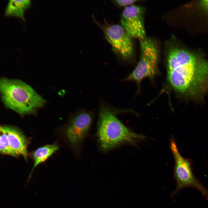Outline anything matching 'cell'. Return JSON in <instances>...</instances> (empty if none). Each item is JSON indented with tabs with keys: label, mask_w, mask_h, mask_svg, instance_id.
I'll return each mask as SVG.
<instances>
[{
	"label": "cell",
	"mask_w": 208,
	"mask_h": 208,
	"mask_svg": "<svg viewBox=\"0 0 208 208\" xmlns=\"http://www.w3.org/2000/svg\"><path fill=\"white\" fill-rule=\"evenodd\" d=\"M92 121L89 113L82 112L78 113L70 120L65 130V134L70 144L76 147L87 135Z\"/></svg>",
	"instance_id": "ba28073f"
},
{
	"label": "cell",
	"mask_w": 208,
	"mask_h": 208,
	"mask_svg": "<svg viewBox=\"0 0 208 208\" xmlns=\"http://www.w3.org/2000/svg\"><path fill=\"white\" fill-rule=\"evenodd\" d=\"M140 56L135 68L125 78L127 81L140 83L145 78H152L157 74L158 50L155 42L149 38L140 40Z\"/></svg>",
	"instance_id": "277c9868"
},
{
	"label": "cell",
	"mask_w": 208,
	"mask_h": 208,
	"mask_svg": "<svg viewBox=\"0 0 208 208\" xmlns=\"http://www.w3.org/2000/svg\"><path fill=\"white\" fill-rule=\"evenodd\" d=\"M167 77L177 92L193 98L208 92V61L187 50L175 47L168 50Z\"/></svg>",
	"instance_id": "6da1fadb"
},
{
	"label": "cell",
	"mask_w": 208,
	"mask_h": 208,
	"mask_svg": "<svg viewBox=\"0 0 208 208\" xmlns=\"http://www.w3.org/2000/svg\"><path fill=\"white\" fill-rule=\"evenodd\" d=\"M58 147L56 144H47L39 148L33 154L34 164L29 174L27 181L29 182L36 168L40 164L45 161L49 157L56 152Z\"/></svg>",
	"instance_id": "30bf717a"
},
{
	"label": "cell",
	"mask_w": 208,
	"mask_h": 208,
	"mask_svg": "<svg viewBox=\"0 0 208 208\" xmlns=\"http://www.w3.org/2000/svg\"><path fill=\"white\" fill-rule=\"evenodd\" d=\"M30 4L29 0H10L5 8V15L7 16L18 17L24 21V12Z\"/></svg>",
	"instance_id": "8fae6325"
},
{
	"label": "cell",
	"mask_w": 208,
	"mask_h": 208,
	"mask_svg": "<svg viewBox=\"0 0 208 208\" xmlns=\"http://www.w3.org/2000/svg\"><path fill=\"white\" fill-rule=\"evenodd\" d=\"M98 141L102 150L107 151L124 142H133L144 137L131 131L109 109L103 107L98 124Z\"/></svg>",
	"instance_id": "3957f363"
},
{
	"label": "cell",
	"mask_w": 208,
	"mask_h": 208,
	"mask_svg": "<svg viewBox=\"0 0 208 208\" xmlns=\"http://www.w3.org/2000/svg\"><path fill=\"white\" fill-rule=\"evenodd\" d=\"M170 147L175 161L174 175L177 183L176 189L172 194L171 196L182 189L191 187L198 190L208 200V190L195 177L190 162L181 156L173 140L171 141Z\"/></svg>",
	"instance_id": "5b68a950"
},
{
	"label": "cell",
	"mask_w": 208,
	"mask_h": 208,
	"mask_svg": "<svg viewBox=\"0 0 208 208\" xmlns=\"http://www.w3.org/2000/svg\"><path fill=\"white\" fill-rule=\"evenodd\" d=\"M122 26L131 38L140 40L146 38L144 10L138 6L131 5L125 7L120 19Z\"/></svg>",
	"instance_id": "8992f818"
},
{
	"label": "cell",
	"mask_w": 208,
	"mask_h": 208,
	"mask_svg": "<svg viewBox=\"0 0 208 208\" xmlns=\"http://www.w3.org/2000/svg\"><path fill=\"white\" fill-rule=\"evenodd\" d=\"M107 40L114 51L123 59L131 58L134 53L133 43L122 27L118 25H108L103 29Z\"/></svg>",
	"instance_id": "52a82bcc"
},
{
	"label": "cell",
	"mask_w": 208,
	"mask_h": 208,
	"mask_svg": "<svg viewBox=\"0 0 208 208\" xmlns=\"http://www.w3.org/2000/svg\"><path fill=\"white\" fill-rule=\"evenodd\" d=\"M137 1L135 0H117L114 1L120 6L127 7L132 5Z\"/></svg>",
	"instance_id": "4fadbf2b"
},
{
	"label": "cell",
	"mask_w": 208,
	"mask_h": 208,
	"mask_svg": "<svg viewBox=\"0 0 208 208\" xmlns=\"http://www.w3.org/2000/svg\"><path fill=\"white\" fill-rule=\"evenodd\" d=\"M6 132L9 144L19 155L27 160V142L23 134L16 128L10 126H2Z\"/></svg>",
	"instance_id": "9c48e42d"
},
{
	"label": "cell",
	"mask_w": 208,
	"mask_h": 208,
	"mask_svg": "<svg viewBox=\"0 0 208 208\" xmlns=\"http://www.w3.org/2000/svg\"><path fill=\"white\" fill-rule=\"evenodd\" d=\"M0 151L2 154L7 155L15 157L19 155L12 148L9 142L7 136L4 130L0 127Z\"/></svg>",
	"instance_id": "7c38bea8"
},
{
	"label": "cell",
	"mask_w": 208,
	"mask_h": 208,
	"mask_svg": "<svg viewBox=\"0 0 208 208\" xmlns=\"http://www.w3.org/2000/svg\"><path fill=\"white\" fill-rule=\"evenodd\" d=\"M0 91L5 106L21 116L35 114L46 103L30 86L19 79L1 78Z\"/></svg>",
	"instance_id": "7a4b0ae2"
},
{
	"label": "cell",
	"mask_w": 208,
	"mask_h": 208,
	"mask_svg": "<svg viewBox=\"0 0 208 208\" xmlns=\"http://www.w3.org/2000/svg\"><path fill=\"white\" fill-rule=\"evenodd\" d=\"M201 4L202 6L208 12V0H203L201 1Z\"/></svg>",
	"instance_id": "5bb4252c"
}]
</instances>
